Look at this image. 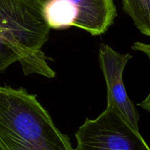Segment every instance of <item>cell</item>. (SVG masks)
<instances>
[{
	"instance_id": "4",
	"label": "cell",
	"mask_w": 150,
	"mask_h": 150,
	"mask_svg": "<svg viewBox=\"0 0 150 150\" xmlns=\"http://www.w3.org/2000/svg\"><path fill=\"white\" fill-rule=\"evenodd\" d=\"M75 136V150H150L139 130L110 105L95 120L86 119Z\"/></svg>"
},
{
	"instance_id": "3",
	"label": "cell",
	"mask_w": 150,
	"mask_h": 150,
	"mask_svg": "<svg viewBox=\"0 0 150 150\" xmlns=\"http://www.w3.org/2000/svg\"><path fill=\"white\" fill-rule=\"evenodd\" d=\"M51 29L76 26L92 35L105 33L114 23V0H37Z\"/></svg>"
},
{
	"instance_id": "5",
	"label": "cell",
	"mask_w": 150,
	"mask_h": 150,
	"mask_svg": "<svg viewBox=\"0 0 150 150\" xmlns=\"http://www.w3.org/2000/svg\"><path fill=\"white\" fill-rule=\"evenodd\" d=\"M131 58V54H120L105 44L100 47V66L107 86V105L115 108L131 127L139 130L140 116L127 95L122 79L125 67Z\"/></svg>"
},
{
	"instance_id": "7",
	"label": "cell",
	"mask_w": 150,
	"mask_h": 150,
	"mask_svg": "<svg viewBox=\"0 0 150 150\" xmlns=\"http://www.w3.org/2000/svg\"><path fill=\"white\" fill-rule=\"evenodd\" d=\"M20 59L21 56L0 35V73Z\"/></svg>"
},
{
	"instance_id": "8",
	"label": "cell",
	"mask_w": 150,
	"mask_h": 150,
	"mask_svg": "<svg viewBox=\"0 0 150 150\" xmlns=\"http://www.w3.org/2000/svg\"><path fill=\"white\" fill-rule=\"evenodd\" d=\"M132 49L134 51H142V52L144 53L147 56L150 61V44L142 42H135L132 45ZM138 105L145 111L150 113V92L146 98L142 102L138 104Z\"/></svg>"
},
{
	"instance_id": "1",
	"label": "cell",
	"mask_w": 150,
	"mask_h": 150,
	"mask_svg": "<svg viewBox=\"0 0 150 150\" xmlns=\"http://www.w3.org/2000/svg\"><path fill=\"white\" fill-rule=\"evenodd\" d=\"M0 150H75L48 111L23 88L0 86Z\"/></svg>"
},
{
	"instance_id": "2",
	"label": "cell",
	"mask_w": 150,
	"mask_h": 150,
	"mask_svg": "<svg viewBox=\"0 0 150 150\" xmlns=\"http://www.w3.org/2000/svg\"><path fill=\"white\" fill-rule=\"evenodd\" d=\"M50 29L37 0H0V35L21 56L24 75L55 76L42 51Z\"/></svg>"
},
{
	"instance_id": "6",
	"label": "cell",
	"mask_w": 150,
	"mask_h": 150,
	"mask_svg": "<svg viewBox=\"0 0 150 150\" xmlns=\"http://www.w3.org/2000/svg\"><path fill=\"white\" fill-rule=\"evenodd\" d=\"M125 12L134 22L136 28L150 37V0H122Z\"/></svg>"
}]
</instances>
